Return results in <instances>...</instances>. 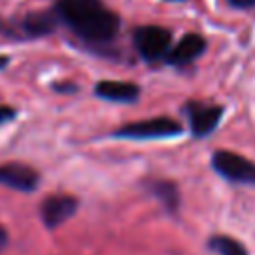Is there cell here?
Returning <instances> with one entry per match:
<instances>
[{
    "instance_id": "6da1fadb",
    "label": "cell",
    "mask_w": 255,
    "mask_h": 255,
    "mask_svg": "<svg viewBox=\"0 0 255 255\" xmlns=\"http://www.w3.org/2000/svg\"><path fill=\"white\" fill-rule=\"evenodd\" d=\"M58 16L86 42H110L118 28V16L102 0H60Z\"/></svg>"
},
{
    "instance_id": "7a4b0ae2",
    "label": "cell",
    "mask_w": 255,
    "mask_h": 255,
    "mask_svg": "<svg viewBox=\"0 0 255 255\" xmlns=\"http://www.w3.org/2000/svg\"><path fill=\"white\" fill-rule=\"evenodd\" d=\"M211 165L221 177H225L229 181L255 185V163L239 153L225 151V149L215 151L211 157Z\"/></svg>"
},
{
    "instance_id": "3957f363",
    "label": "cell",
    "mask_w": 255,
    "mask_h": 255,
    "mask_svg": "<svg viewBox=\"0 0 255 255\" xmlns=\"http://www.w3.org/2000/svg\"><path fill=\"white\" fill-rule=\"evenodd\" d=\"M181 131V126L169 118H153L143 120L137 124H128L116 129V137L128 139H159V137H173Z\"/></svg>"
},
{
    "instance_id": "277c9868",
    "label": "cell",
    "mask_w": 255,
    "mask_h": 255,
    "mask_svg": "<svg viewBox=\"0 0 255 255\" xmlns=\"http://www.w3.org/2000/svg\"><path fill=\"white\" fill-rule=\"evenodd\" d=\"M133 42H135V48L141 54V58L155 62L169 54L171 36L161 26H141L133 32Z\"/></svg>"
},
{
    "instance_id": "5b68a950",
    "label": "cell",
    "mask_w": 255,
    "mask_h": 255,
    "mask_svg": "<svg viewBox=\"0 0 255 255\" xmlns=\"http://www.w3.org/2000/svg\"><path fill=\"white\" fill-rule=\"evenodd\" d=\"M78 209V199L72 195H50L44 199L40 207V215L46 223V227L54 229L68 221Z\"/></svg>"
},
{
    "instance_id": "8992f818",
    "label": "cell",
    "mask_w": 255,
    "mask_h": 255,
    "mask_svg": "<svg viewBox=\"0 0 255 255\" xmlns=\"http://www.w3.org/2000/svg\"><path fill=\"white\" fill-rule=\"evenodd\" d=\"M185 112L189 116L191 133L195 137H205L207 133H211L217 128L219 118L223 114V110L219 106H205V104H197V102H191L185 108Z\"/></svg>"
},
{
    "instance_id": "52a82bcc",
    "label": "cell",
    "mask_w": 255,
    "mask_h": 255,
    "mask_svg": "<svg viewBox=\"0 0 255 255\" xmlns=\"http://www.w3.org/2000/svg\"><path fill=\"white\" fill-rule=\"evenodd\" d=\"M0 185L18 191H32L38 185V173L24 163H4L0 165Z\"/></svg>"
},
{
    "instance_id": "ba28073f",
    "label": "cell",
    "mask_w": 255,
    "mask_h": 255,
    "mask_svg": "<svg viewBox=\"0 0 255 255\" xmlns=\"http://www.w3.org/2000/svg\"><path fill=\"white\" fill-rule=\"evenodd\" d=\"M203 50H205V40L199 34H187V36H183L173 46V50H169V54L165 56V60L169 64H175V66L189 64L195 58H199L203 54Z\"/></svg>"
},
{
    "instance_id": "9c48e42d",
    "label": "cell",
    "mask_w": 255,
    "mask_h": 255,
    "mask_svg": "<svg viewBox=\"0 0 255 255\" xmlns=\"http://www.w3.org/2000/svg\"><path fill=\"white\" fill-rule=\"evenodd\" d=\"M96 94L110 102H133L139 96V88L129 82H100L96 86Z\"/></svg>"
},
{
    "instance_id": "30bf717a",
    "label": "cell",
    "mask_w": 255,
    "mask_h": 255,
    "mask_svg": "<svg viewBox=\"0 0 255 255\" xmlns=\"http://www.w3.org/2000/svg\"><path fill=\"white\" fill-rule=\"evenodd\" d=\"M209 247L213 251H217L219 255H247L245 247L239 241H235V239H231L227 235H215V237H211L209 239Z\"/></svg>"
},
{
    "instance_id": "8fae6325",
    "label": "cell",
    "mask_w": 255,
    "mask_h": 255,
    "mask_svg": "<svg viewBox=\"0 0 255 255\" xmlns=\"http://www.w3.org/2000/svg\"><path fill=\"white\" fill-rule=\"evenodd\" d=\"M24 30L30 34V36H40V34H46L52 30L54 26V20L48 16V14H32L24 20Z\"/></svg>"
},
{
    "instance_id": "7c38bea8",
    "label": "cell",
    "mask_w": 255,
    "mask_h": 255,
    "mask_svg": "<svg viewBox=\"0 0 255 255\" xmlns=\"http://www.w3.org/2000/svg\"><path fill=\"white\" fill-rule=\"evenodd\" d=\"M153 193L163 201V205L167 209H175V205H177V191H175L173 183H169V181H157L153 185Z\"/></svg>"
},
{
    "instance_id": "4fadbf2b",
    "label": "cell",
    "mask_w": 255,
    "mask_h": 255,
    "mask_svg": "<svg viewBox=\"0 0 255 255\" xmlns=\"http://www.w3.org/2000/svg\"><path fill=\"white\" fill-rule=\"evenodd\" d=\"M12 118H14V110L8 108V106H0V126L6 124V122H10Z\"/></svg>"
},
{
    "instance_id": "5bb4252c",
    "label": "cell",
    "mask_w": 255,
    "mask_h": 255,
    "mask_svg": "<svg viewBox=\"0 0 255 255\" xmlns=\"http://www.w3.org/2000/svg\"><path fill=\"white\" fill-rule=\"evenodd\" d=\"M233 6H237V8H251V6H255V0H229Z\"/></svg>"
},
{
    "instance_id": "9a60e30c",
    "label": "cell",
    "mask_w": 255,
    "mask_h": 255,
    "mask_svg": "<svg viewBox=\"0 0 255 255\" xmlns=\"http://www.w3.org/2000/svg\"><path fill=\"white\" fill-rule=\"evenodd\" d=\"M6 243H8V237H6V231H4V227L0 225V251L6 247Z\"/></svg>"
}]
</instances>
